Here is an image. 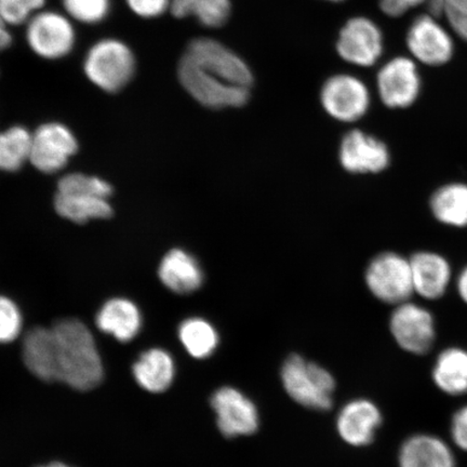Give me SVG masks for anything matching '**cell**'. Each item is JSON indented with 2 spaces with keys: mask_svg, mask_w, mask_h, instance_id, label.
Listing matches in <instances>:
<instances>
[{
  "mask_svg": "<svg viewBox=\"0 0 467 467\" xmlns=\"http://www.w3.org/2000/svg\"><path fill=\"white\" fill-rule=\"evenodd\" d=\"M33 133L22 126L0 132V171L15 172L29 160Z\"/></svg>",
  "mask_w": 467,
  "mask_h": 467,
  "instance_id": "4316f807",
  "label": "cell"
},
{
  "mask_svg": "<svg viewBox=\"0 0 467 467\" xmlns=\"http://www.w3.org/2000/svg\"><path fill=\"white\" fill-rule=\"evenodd\" d=\"M414 296L424 301L442 299L454 284L451 261L433 250H420L410 258Z\"/></svg>",
  "mask_w": 467,
  "mask_h": 467,
  "instance_id": "5bb4252c",
  "label": "cell"
},
{
  "mask_svg": "<svg viewBox=\"0 0 467 467\" xmlns=\"http://www.w3.org/2000/svg\"><path fill=\"white\" fill-rule=\"evenodd\" d=\"M321 104L335 119L353 122L364 117L370 108V92L364 81L352 75L332 76L320 92Z\"/></svg>",
  "mask_w": 467,
  "mask_h": 467,
  "instance_id": "8fae6325",
  "label": "cell"
},
{
  "mask_svg": "<svg viewBox=\"0 0 467 467\" xmlns=\"http://www.w3.org/2000/svg\"><path fill=\"white\" fill-rule=\"evenodd\" d=\"M445 17L452 33L467 43V15L447 14Z\"/></svg>",
  "mask_w": 467,
  "mask_h": 467,
  "instance_id": "e575fe53",
  "label": "cell"
},
{
  "mask_svg": "<svg viewBox=\"0 0 467 467\" xmlns=\"http://www.w3.org/2000/svg\"><path fill=\"white\" fill-rule=\"evenodd\" d=\"M96 324L103 334L127 343L133 340L141 330L142 315L136 303L125 297H113L99 309Z\"/></svg>",
  "mask_w": 467,
  "mask_h": 467,
  "instance_id": "ffe728a7",
  "label": "cell"
},
{
  "mask_svg": "<svg viewBox=\"0 0 467 467\" xmlns=\"http://www.w3.org/2000/svg\"><path fill=\"white\" fill-rule=\"evenodd\" d=\"M26 42L39 57L58 60L68 56L76 44L71 19L57 11H39L26 23Z\"/></svg>",
  "mask_w": 467,
  "mask_h": 467,
  "instance_id": "52a82bcc",
  "label": "cell"
},
{
  "mask_svg": "<svg viewBox=\"0 0 467 467\" xmlns=\"http://www.w3.org/2000/svg\"><path fill=\"white\" fill-rule=\"evenodd\" d=\"M429 0H379V9L390 17H400L409 11L424 5Z\"/></svg>",
  "mask_w": 467,
  "mask_h": 467,
  "instance_id": "836d02e7",
  "label": "cell"
},
{
  "mask_svg": "<svg viewBox=\"0 0 467 467\" xmlns=\"http://www.w3.org/2000/svg\"><path fill=\"white\" fill-rule=\"evenodd\" d=\"M23 326L20 308L8 296L0 295V344L19 337Z\"/></svg>",
  "mask_w": 467,
  "mask_h": 467,
  "instance_id": "4dcf8cb0",
  "label": "cell"
},
{
  "mask_svg": "<svg viewBox=\"0 0 467 467\" xmlns=\"http://www.w3.org/2000/svg\"><path fill=\"white\" fill-rule=\"evenodd\" d=\"M64 10L71 20L83 25H98L109 16L110 0H62Z\"/></svg>",
  "mask_w": 467,
  "mask_h": 467,
  "instance_id": "83f0119b",
  "label": "cell"
},
{
  "mask_svg": "<svg viewBox=\"0 0 467 467\" xmlns=\"http://www.w3.org/2000/svg\"><path fill=\"white\" fill-rule=\"evenodd\" d=\"M389 331L397 346L405 352L426 355L436 342V319L431 309L410 300L394 307L389 317Z\"/></svg>",
  "mask_w": 467,
  "mask_h": 467,
  "instance_id": "8992f818",
  "label": "cell"
},
{
  "mask_svg": "<svg viewBox=\"0 0 467 467\" xmlns=\"http://www.w3.org/2000/svg\"><path fill=\"white\" fill-rule=\"evenodd\" d=\"M46 0H0V16L9 26L27 23L42 11Z\"/></svg>",
  "mask_w": 467,
  "mask_h": 467,
  "instance_id": "f546056e",
  "label": "cell"
},
{
  "mask_svg": "<svg viewBox=\"0 0 467 467\" xmlns=\"http://www.w3.org/2000/svg\"><path fill=\"white\" fill-rule=\"evenodd\" d=\"M453 285L460 300L467 306V265L455 276Z\"/></svg>",
  "mask_w": 467,
  "mask_h": 467,
  "instance_id": "d590c367",
  "label": "cell"
},
{
  "mask_svg": "<svg viewBox=\"0 0 467 467\" xmlns=\"http://www.w3.org/2000/svg\"><path fill=\"white\" fill-rule=\"evenodd\" d=\"M179 338L192 358H208L219 346L217 329L208 320L200 317L185 319L179 327Z\"/></svg>",
  "mask_w": 467,
  "mask_h": 467,
  "instance_id": "484cf974",
  "label": "cell"
},
{
  "mask_svg": "<svg viewBox=\"0 0 467 467\" xmlns=\"http://www.w3.org/2000/svg\"><path fill=\"white\" fill-rule=\"evenodd\" d=\"M132 13L143 19H154L171 9V0H126Z\"/></svg>",
  "mask_w": 467,
  "mask_h": 467,
  "instance_id": "1f68e13d",
  "label": "cell"
},
{
  "mask_svg": "<svg viewBox=\"0 0 467 467\" xmlns=\"http://www.w3.org/2000/svg\"><path fill=\"white\" fill-rule=\"evenodd\" d=\"M431 379L441 393L451 397L467 395V349L443 348L431 368Z\"/></svg>",
  "mask_w": 467,
  "mask_h": 467,
  "instance_id": "603a6c76",
  "label": "cell"
},
{
  "mask_svg": "<svg viewBox=\"0 0 467 467\" xmlns=\"http://www.w3.org/2000/svg\"><path fill=\"white\" fill-rule=\"evenodd\" d=\"M429 208L438 223L451 229H466L467 183L454 181L441 185L431 192Z\"/></svg>",
  "mask_w": 467,
  "mask_h": 467,
  "instance_id": "44dd1931",
  "label": "cell"
},
{
  "mask_svg": "<svg viewBox=\"0 0 467 467\" xmlns=\"http://www.w3.org/2000/svg\"><path fill=\"white\" fill-rule=\"evenodd\" d=\"M449 431L453 447L467 452V404L452 414Z\"/></svg>",
  "mask_w": 467,
  "mask_h": 467,
  "instance_id": "d6a6232c",
  "label": "cell"
},
{
  "mask_svg": "<svg viewBox=\"0 0 467 467\" xmlns=\"http://www.w3.org/2000/svg\"><path fill=\"white\" fill-rule=\"evenodd\" d=\"M159 277L167 289L178 295L192 294L203 283L200 262L183 249H172L163 256L159 267Z\"/></svg>",
  "mask_w": 467,
  "mask_h": 467,
  "instance_id": "d6986e66",
  "label": "cell"
},
{
  "mask_svg": "<svg viewBox=\"0 0 467 467\" xmlns=\"http://www.w3.org/2000/svg\"><path fill=\"white\" fill-rule=\"evenodd\" d=\"M328 2H335V3H338V2H343V0H328Z\"/></svg>",
  "mask_w": 467,
  "mask_h": 467,
  "instance_id": "ab89813d",
  "label": "cell"
},
{
  "mask_svg": "<svg viewBox=\"0 0 467 467\" xmlns=\"http://www.w3.org/2000/svg\"><path fill=\"white\" fill-rule=\"evenodd\" d=\"M52 331L56 340L57 382L83 392L100 385L104 376L101 356L95 337L83 321L58 320Z\"/></svg>",
  "mask_w": 467,
  "mask_h": 467,
  "instance_id": "7a4b0ae2",
  "label": "cell"
},
{
  "mask_svg": "<svg viewBox=\"0 0 467 467\" xmlns=\"http://www.w3.org/2000/svg\"><path fill=\"white\" fill-rule=\"evenodd\" d=\"M137 60L130 47L120 39L103 38L90 47L84 72L93 85L105 92H119L130 83Z\"/></svg>",
  "mask_w": 467,
  "mask_h": 467,
  "instance_id": "3957f363",
  "label": "cell"
},
{
  "mask_svg": "<svg viewBox=\"0 0 467 467\" xmlns=\"http://www.w3.org/2000/svg\"><path fill=\"white\" fill-rule=\"evenodd\" d=\"M11 43H13V36H11L8 26L0 16V52L7 49Z\"/></svg>",
  "mask_w": 467,
  "mask_h": 467,
  "instance_id": "74e56055",
  "label": "cell"
},
{
  "mask_svg": "<svg viewBox=\"0 0 467 467\" xmlns=\"http://www.w3.org/2000/svg\"><path fill=\"white\" fill-rule=\"evenodd\" d=\"M39 467H71V466H68V465L64 464L62 462H52V463H49V464H47V465H44V466H39Z\"/></svg>",
  "mask_w": 467,
  "mask_h": 467,
  "instance_id": "f35d334b",
  "label": "cell"
},
{
  "mask_svg": "<svg viewBox=\"0 0 467 467\" xmlns=\"http://www.w3.org/2000/svg\"><path fill=\"white\" fill-rule=\"evenodd\" d=\"M337 50L344 61L354 66L373 67L383 55L382 31L368 17H353L341 29Z\"/></svg>",
  "mask_w": 467,
  "mask_h": 467,
  "instance_id": "4fadbf2b",
  "label": "cell"
},
{
  "mask_svg": "<svg viewBox=\"0 0 467 467\" xmlns=\"http://www.w3.org/2000/svg\"><path fill=\"white\" fill-rule=\"evenodd\" d=\"M22 358L29 372L42 381L57 382V349L54 331L35 327L27 331Z\"/></svg>",
  "mask_w": 467,
  "mask_h": 467,
  "instance_id": "ac0fdd59",
  "label": "cell"
},
{
  "mask_svg": "<svg viewBox=\"0 0 467 467\" xmlns=\"http://www.w3.org/2000/svg\"><path fill=\"white\" fill-rule=\"evenodd\" d=\"M212 407L217 416L218 428L223 436H249L259 429L258 409L241 390L223 387L212 396Z\"/></svg>",
  "mask_w": 467,
  "mask_h": 467,
  "instance_id": "7c38bea8",
  "label": "cell"
},
{
  "mask_svg": "<svg viewBox=\"0 0 467 467\" xmlns=\"http://www.w3.org/2000/svg\"><path fill=\"white\" fill-rule=\"evenodd\" d=\"M57 192H85L109 200L113 194V188L108 181L80 172L64 175L57 182Z\"/></svg>",
  "mask_w": 467,
  "mask_h": 467,
  "instance_id": "f1b7e54d",
  "label": "cell"
},
{
  "mask_svg": "<svg viewBox=\"0 0 467 467\" xmlns=\"http://www.w3.org/2000/svg\"><path fill=\"white\" fill-rule=\"evenodd\" d=\"M280 376L285 392L297 404L317 411L329 410L334 404L336 379L325 368L291 355Z\"/></svg>",
  "mask_w": 467,
  "mask_h": 467,
  "instance_id": "277c9868",
  "label": "cell"
},
{
  "mask_svg": "<svg viewBox=\"0 0 467 467\" xmlns=\"http://www.w3.org/2000/svg\"><path fill=\"white\" fill-rule=\"evenodd\" d=\"M400 467H458L451 443L440 436L418 433L402 442L399 452Z\"/></svg>",
  "mask_w": 467,
  "mask_h": 467,
  "instance_id": "e0dca14e",
  "label": "cell"
},
{
  "mask_svg": "<svg viewBox=\"0 0 467 467\" xmlns=\"http://www.w3.org/2000/svg\"><path fill=\"white\" fill-rule=\"evenodd\" d=\"M78 150V139L69 128L61 122H46L33 133L28 161L40 172L57 173Z\"/></svg>",
  "mask_w": 467,
  "mask_h": 467,
  "instance_id": "30bf717a",
  "label": "cell"
},
{
  "mask_svg": "<svg viewBox=\"0 0 467 467\" xmlns=\"http://www.w3.org/2000/svg\"><path fill=\"white\" fill-rule=\"evenodd\" d=\"M178 76L189 95L209 109L243 107L254 83L246 62L212 38L192 40L181 57Z\"/></svg>",
  "mask_w": 467,
  "mask_h": 467,
  "instance_id": "6da1fadb",
  "label": "cell"
},
{
  "mask_svg": "<svg viewBox=\"0 0 467 467\" xmlns=\"http://www.w3.org/2000/svg\"><path fill=\"white\" fill-rule=\"evenodd\" d=\"M406 46L414 61L431 67L445 66L452 60L455 51L452 34L440 19L426 13L409 26Z\"/></svg>",
  "mask_w": 467,
  "mask_h": 467,
  "instance_id": "ba28073f",
  "label": "cell"
},
{
  "mask_svg": "<svg viewBox=\"0 0 467 467\" xmlns=\"http://www.w3.org/2000/svg\"><path fill=\"white\" fill-rule=\"evenodd\" d=\"M383 421L375 402L364 399L349 401L341 409L337 420V433L353 447H365L375 440Z\"/></svg>",
  "mask_w": 467,
  "mask_h": 467,
  "instance_id": "2e32d148",
  "label": "cell"
},
{
  "mask_svg": "<svg viewBox=\"0 0 467 467\" xmlns=\"http://www.w3.org/2000/svg\"><path fill=\"white\" fill-rule=\"evenodd\" d=\"M132 373L137 383L150 393L166 392L175 376L172 356L162 348H150L140 355L133 364Z\"/></svg>",
  "mask_w": 467,
  "mask_h": 467,
  "instance_id": "7402d4cb",
  "label": "cell"
},
{
  "mask_svg": "<svg viewBox=\"0 0 467 467\" xmlns=\"http://www.w3.org/2000/svg\"><path fill=\"white\" fill-rule=\"evenodd\" d=\"M443 2L447 8L446 15H467V0H443Z\"/></svg>",
  "mask_w": 467,
  "mask_h": 467,
  "instance_id": "8d00e7d4",
  "label": "cell"
},
{
  "mask_svg": "<svg viewBox=\"0 0 467 467\" xmlns=\"http://www.w3.org/2000/svg\"><path fill=\"white\" fill-rule=\"evenodd\" d=\"M340 161L349 172L379 173L389 166L390 153L381 140L355 130L342 140Z\"/></svg>",
  "mask_w": 467,
  "mask_h": 467,
  "instance_id": "9a60e30c",
  "label": "cell"
},
{
  "mask_svg": "<svg viewBox=\"0 0 467 467\" xmlns=\"http://www.w3.org/2000/svg\"><path fill=\"white\" fill-rule=\"evenodd\" d=\"M377 88L385 107L392 109L412 107L422 88L418 63L411 57L390 58L379 69Z\"/></svg>",
  "mask_w": 467,
  "mask_h": 467,
  "instance_id": "9c48e42d",
  "label": "cell"
},
{
  "mask_svg": "<svg viewBox=\"0 0 467 467\" xmlns=\"http://www.w3.org/2000/svg\"><path fill=\"white\" fill-rule=\"evenodd\" d=\"M365 280L372 296L385 305L395 307L414 296L410 260L394 251L376 255L367 266Z\"/></svg>",
  "mask_w": 467,
  "mask_h": 467,
  "instance_id": "5b68a950",
  "label": "cell"
},
{
  "mask_svg": "<svg viewBox=\"0 0 467 467\" xmlns=\"http://www.w3.org/2000/svg\"><path fill=\"white\" fill-rule=\"evenodd\" d=\"M56 212L63 219L74 223L110 218L113 208L109 200L85 192H60L55 196Z\"/></svg>",
  "mask_w": 467,
  "mask_h": 467,
  "instance_id": "cb8c5ba5",
  "label": "cell"
},
{
  "mask_svg": "<svg viewBox=\"0 0 467 467\" xmlns=\"http://www.w3.org/2000/svg\"><path fill=\"white\" fill-rule=\"evenodd\" d=\"M171 14L178 19L194 17L202 26H223L231 16V0H171Z\"/></svg>",
  "mask_w": 467,
  "mask_h": 467,
  "instance_id": "d4e9b609",
  "label": "cell"
}]
</instances>
